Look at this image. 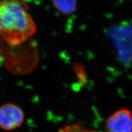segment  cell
<instances>
[{
    "instance_id": "cell-1",
    "label": "cell",
    "mask_w": 132,
    "mask_h": 132,
    "mask_svg": "<svg viewBox=\"0 0 132 132\" xmlns=\"http://www.w3.org/2000/svg\"><path fill=\"white\" fill-rule=\"evenodd\" d=\"M36 29L26 1H0V36L6 43L16 46L26 43Z\"/></svg>"
},
{
    "instance_id": "cell-2",
    "label": "cell",
    "mask_w": 132,
    "mask_h": 132,
    "mask_svg": "<svg viewBox=\"0 0 132 132\" xmlns=\"http://www.w3.org/2000/svg\"><path fill=\"white\" fill-rule=\"evenodd\" d=\"M24 120V113L17 105L8 102L0 107V128L12 130L21 126Z\"/></svg>"
},
{
    "instance_id": "cell-3",
    "label": "cell",
    "mask_w": 132,
    "mask_h": 132,
    "mask_svg": "<svg viewBox=\"0 0 132 132\" xmlns=\"http://www.w3.org/2000/svg\"><path fill=\"white\" fill-rule=\"evenodd\" d=\"M107 132H132V112L121 108L107 118L105 123Z\"/></svg>"
},
{
    "instance_id": "cell-4",
    "label": "cell",
    "mask_w": 132,
    "mask_h": 132,
    "mask_svg": "<svg viewBox=\"0 0 132 132\" xmlns=\"http://www.w3.org/2000/svg\"><path fill=\"white\" fill-rule=\"evenodd\" d=\"M52 2L56 9L64 15L72 14L77 7L76 1H53Z\"/></svg>"
},
{
    "instance_id": "cell-5",
    "label": "cell",
    "mask_w": 132,
    "mask_h": 132,
    "mask_svg": "<svg viewBox=\"0 0 132 132\" xmlns=\"http://www.w3.org/2000/svg\"><path fill=\"white\" fill-rule=\"evenodd\" d=\"M59 132H96L93 130L86 128L77 124L68 125L61 128Z\"/></svg>"
}]
</instances>
